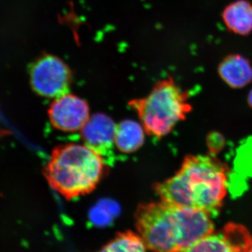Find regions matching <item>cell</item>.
Here are the masks:
<instances>
[{
    "label": "cell",
    "instance_id": "6da1fadb",
    "mask_svg": "<svg viewBox=\"0 0 252 252\" xmlns=\"http://www.w3.org/2000/svg\"><path fill=\"white\" fill-rule=\"evenodd\" d=\"M227 167L209 156L187 157L180 170L168 180L153 186L165 203L217 216L226 195Z\"/></svg>",
    "mask_w": 252,
    "mask_h": 252
},
{
    "label": "cell",
    "instance_id": "7a4b0ae2",
    "mask_svg": "<svg viewBox=\"0 0 252 252\" xmlns=\"http://www.w3.org/2000/svg\"><path fill=\"white\" fill-rule=\"evenodd\" d=\"M135 226L146 247L153 252L188 248L214 233L211 217L205 212L160 202L140 204Z\"/></svg>",
    "mask_w": 252,
    "mask_h": 252
},
{
    "label": "cell",
    "instance_id": "3957f363",
    "mask_svg": "<svg viewBox=\"0 0 252 252\" xmlns=\"http://www.w3.org/2000/svg\"><path fill=\"white\" fill-rule=\"evenodd\" d=\"M107 169L103 158L86 144L69 143L55 147L44 175L51 188L71 200L94 191Z\"/></svg>",
    "mask_w": 252,
    "mask_h": 252
},
{
    "label": "cell",
    "instance_id": "277c9868",
    "mask_svg": "<svg viewBox=\"0 0 252 252\" xmlns=\"http://www.w3.org/2000/svg\"><path fill=\"white\" fill-rule=\"evenodd\" d=\"M188 99L189 94L169 79L156 84L148 95L132 99L128 104L137 113L144 131L160 138L171 132L191 111Z\"/></svg>",
    "mask_w": 252,
    "mask_h": 252
},
{
    "label": "cell",
    "instance_id": "5b68a950",
    "mask_svg": "<svg viewBox=\"0 0 252 252\" xmlns=\"http://www.w3.org/2000/svg\"><path fill=\"white\" fill-rule=\"evenodd\" d=\"M32 86L36 94L48 98H59L69 94L72 74L59 58L48 56L36 62L32 69Z\"/></svg>",
    "mask_w": 252,
    "mask_h": 252
},
{
    "label": "cell",
    "instance_id": "8992f818",
    "mask_svg": "<svg viewBox=\"0 0 252 252\" xmlns=\"http://www.w3.org/2000/svg\"><path fill=\"white\" fill-rule=\"evenodd\" d=\"M252 237L243 225L230 223L221 233H212L188 248L172 252H250Z\"/></svg>",
    "mask_w": 252,
    "mask_h": 252
},
{
    "label": "cell",
    "instance_id": "52a82bcc",
    "mask_svg": "<svg viewBox=\"0 0 252 252\" xmlns=\"http://www.w3.org/2000/svg\"><path fill=\"white\" fill-rule=\"evenodd\" d=\"M48 114L55 128L66 132L81 130L91 117L88 102L69 94L55 99Z\"/></svg>",
    "mask_w": 252,
    "mask_h": 252
},
{
    "label": "cell",
    "instance_id": "ba28073f",
    "mask_svg": "<svg viewBox=\"0 0 252 252\" xmlns=\"http://www.w3.org/2000/svg\"><path fill=\"white\" fill-rule=\"evenodd\" d=\"M116 127L117 125L110 117L97 113L91 117L81 128V137L86 146L104 159L107 157L111 158L114 156L115 147Z\"/></svg>",
    "mask_w": 252,
    "mask_h": 252
},
{
    "label": "cell",
    "instance_id": "9c48e42d",
    "mask_svg": "<svg viewBox=\"0 0 252 252\" xmlns=\"http://www.w3.org/2000/svg\"><path fill=\"white\" fill-rule=\"evenodd\" d=\"M222 80L233 89H241L252 81V66L250 61L240 54L225 56L218 66Z\"/></svg>",
    "mask_w": 252,
    "mask_h": 252
},
{
    "label": "cell",
    "instance_id": "30bf717a",
    "mask_svg": "<svg viewBox=\"0 0 252 252\" xmlns=\"http://www.w3.org/2000/svg\"><path fill=\"white\" fill-rule=\"evenodd\" d=\"M227 29L240 36L252 32V4L248 0H237L227 5L221 14Z\"/></svg>",
    "mask_w": 252,
    "mask_h": 252
},
{
    "label": "cell",
    "instance_id": "8fae6325",
    "mask_svg": "<svg viewBox=\"0 0 252 252\" xmlns=\"http://www.w3.org/2000/svg\"><path fill=\"white\" fill-rule=\"evenodd\" d=\"M144 131L142 126L135 121H122L116 127L115 147L122 153H133L143 145Z\"/></svg>",
    "mask_w": 252,
    "mask_h": 252
},
{
    "label": "cell",
    "instance_id": "7c38bea8",
    "mask_svg": "<svg viewBox=\"0 0 252 252\" xmlns=\"http://www.w3.org/2000/svg\"><path fill=\"white\" fill-rule=\"evenodd\" d=\"M106 247L109 252H146L147 249L140 235L130 230L119 233Z\"/></svg>",
    "mask_w": 252,
    "mask_h": 252
},
{
    "label": "cell",
    "instance_id": "4fadbf2b",
    "mask_svg": "<svg viewBox=\"0 0 252 252\" xmlns=\"http://www.w3.org/2000/svg\"><path fill=\"white\" fill-rule=\"evenodd\" d=\"M248 102L249 104H250V106L252 107V90L251 91V92L250 93V94H249Z\"/></svg>",
    "mask_w": 252,
    "mask_h": 252
},
{
    "label": "cell",
    "instance_id": "5bb4252c",
    "mask_svg": "<svg viewBox=\"0 0 252 252\" xmlns=\"http://www.w3.org/2000/svg\"><path fill=\"white\" fill-rule=\"evenodd\" d=\"M97 252H109L108 250H107V247H104L102 249V250H100V251Z\"/></svg>",
    "mask_w": 252,
    "mask_h": 252
},
{
    "label": "cell",
    "instance_id": "9a60e30c",
    "mask_svg": "<svg viewBox=\"0 0 252 252\" xmlns=\"http://www.w3.org/2000/svg\"><path fill=\"white\" fill-rule=\"evenodd\" d=\"M250 252H252V248L251 251H250Z\"/></svg>",
    "mask_w": 252,
    "mask_h": 252
}]
</instances>
